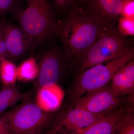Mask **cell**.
<instances>
[{
	"label": "cell",
	"instance_id": "obj_1",
	"mask_svg": "<svg viewBox=\"0 0 134 134\" xmlns=\"http://www.w3.org/2000/svg\"><path fill=\"white\" fill-rule=\"evenodd\" d=\"M115 23L76 5L57 24L55 33L62 41L68 63L76 66L82 54L96 41L117 28Z\"/></svg>",
	"mask_w": 134,
	"mask_h": 134
},
{
	"label": "cell",
	"instance_id": "obj_2",
	"mask_svg": "<svg viewBox=\"0 0 134 134\" xmlns=\"http://www.w3.org/2000/svg\"><path fill=\"white\" fill-rule=\"evenodd\" d=\"M28 4L25 9L15 12L20 27L33 47L55 33L57 24L49 0H30Z\"/></svg>",
	"mask_w": 134,
	"mask_h": 134
},
{
	"label": "cell",
	"instance_id": "obj_3",
	"mask_svg": "<svg viewBox=\"0 0 134 134\" xmlns=\"http://www.w3.org/2000/svg\"><path fill=\"white\" fill-rule=\"evenodd\" d=\"M134 48L129 47L116 59L91 67L78 74L70 91V98L74 102L85 94L108 84L115 72L125 64L133 60Z\"/></svg>",
	"mask_w": 134,
	"mask_h": 134
},
{
	"label": "cell",
	"instance_id": "obj_4",
	"mask_svg": "<svg viewBox=\"0 0 134 134\" xmlns=\"http://www.w3.org/2000/svg\"><path fill=\"white\" fill-rule=\"evenodd\" d=\"M129 47L125 36L116 28L98 40L82 54L76 66L78 74L95 65L116 59Z\"/></svg>",
	"mask_w": 134,
	"mask_h": 134
},
{
	"label": "cell",
	"instance_id": "obj_5",
	"mask_svg": "<svg viewBox=\"0 0 134 134\" xmlns=\"http://www.w3.org/2000/svg\"><path fill=\"white\" fill-rule=\"evenodd\" d=\"M14 134L43 131L52 122V113L44 111L35 103L28 102L0 115Z\"/></svg>",
	"mask_w": 134,
	"mask_h": 134
},
{
	"label": "cell",
	"instance_id": "obj_6",
	"mask_svg": "<svg viewBox=\"0 0 134 134\" xmlns=\"http://www.w3.org/2000/svg\"><path fill=\"white\" fill-rule=\"evenodd\" d=\"M125 101L122 97L115 95L108 84L86 93L74 102L76 108L106 116L122 106Z\"/></svg>",
	"mask_w": 134,
	"mask_h": 134
},
{
	"label": "cell",
	"instance_id": "obj_7",
	"mask_svg": "<svg viewBox=\"0 0 134 134\" xmlns=\"http://www.w3.org/2000/svg\"><path fill=\"white\" fill-rule=\"evenodd\" d=\"M68 62L63 54L55 48L43 53L38 64L37 90L42 86L58 84L61 80Z\"/></svg>",
	"mask_w": 134,
	"mask_h": 134
},
{
	"label": "cell",
	"instance_id": "obj_8",
	"mask_svg": "<svg viewBox=\"0 0 134 134\" xmlns=\"http://www.w3.org/2000/svg\"><path fill=\"white\" fill-rule=\"evenodd\" d=\"M105 116L94 114L82 108L68 111L55 122L47 134H74L81 132Z\"/></svg>",
	"mask_w": 134,
	"mask_h": 134
},
{
	"label": "cell",
	"instance_id": "obj_9",
	"mask_svg": "<svg viewBox=\"0 0 134 134\" xmlns=\"http://www.w3.org/2000/svg\"><path fill=\"white\" fill-rule=\"evenodd\" d=\"M0 29L5 43L8 59L21 58L32 46L29 38L20 26L6 22L0 24Z\"/></svg>",
	"mask_w": 134,
	"mask_h": 134
},
{
	"label": "cell",
	"instance_id": "obj_10",
	"mask_svg": "<svg viewBox=\"0 0 134 134\" xmlns=\"http://www.w3.org/2000/svg\"><path fill=\"white\" fill-rule=\"evenodd\" d=\"M133 111L130 106L122 105L85 129L74 134H114L120 124Z\"/></svg>",
	"mask_w": 134,
	"mask_h": 134
},
{
	"label": "cell",
	"instance_id": "obj_11",
	"mask_svg": "<svg viewBox=\"0 0 134 134\" xmlns=\"http://www.w3.org/2000/svg\"><path fill=\"white\" fill-rule=\"evenodd\" d=\"M124 0H82L80 5L88 12L115 23L121 16Z\"/></svg>",
	"mask_w": 134,
	"mask_h": 134
},
{
	"label": "cell",
	"instance_id": "obj_12",
	"mask_svg": "<svg viewBox=\"0 0 134 134\" xmlns=\"http://www.w3.org/2000/svg\"><path fill=\"white\" fill-rule=\"evenodd\" d=\"M110 86L119 97L133 94L134 61L130 62L115 72L110 82Z\"/></svg>",
	"mask_w": 134,
	"mask_h": 134
},
{
	"label": "cell",
	"instance_id": "obj_13",
	"mask_svg": "<svg viewBox=\"0 0 134 134\" xmlns=\"http://www.w3.org/2000/svg\"><path fill=\"white\" fill-rule=\"evenodd\" d=\"M63 97V92L58 84L43 86L37 90L35 103L44 111L52 113L59 108Z\"/></svg>",
	"mask_w": 134,
	"mask_h": 134
},
{
	"label": "cell",
	"instance_id": "obj_14",
	"mask_svg": "<svg viewBox=\"0 0 134 134\" xmlns=\"http://www.w3.org/2000/svg\"><path fill=\"white\" fill-rule=\"evenodd\" d=\"M25 97L15 86H3L0 90V115Z\"/></svg>",
	"mask_w": 134,
	"mask_h": 134
},
{
	"label": "cell",
	"instance_id": "obj_15",
	"mask_svg": "<svg viewBox=\"0 0 134 134\" xmlns=\"http://www.w3.org/2000/svg\"><path fill=\"white\" fill-rule=\"evenodd\" d=\"M38 66L33 57L28 58L17 67V80L28 82L37 79L38 75Z\"/></svg>",
	"mask_w": 134,
	"mask_h": 134
},
{
	"label": "cell",
	"instance_id": "obj_16",
	"mask_svg": "<svg viewBox=\"0 0 134 134\" xmlns=\"http://www.w3.org/2000/svg\"><path fill=\"white\" fill-rule=\"evenodd\" d=\"M0 79L4 86H15L17 80V67L7 58L0 62Z\"/></svg>",
	"mask_w": 134,
	"mask_h": 134
},
{
	"label": "cell",
	"instance_id": "obj_17",
	"mask_svg": "<svg viewBox=\"0 0 134 134\" xmlns=\"http://www.w3.org/2000/svg\"><path fill=\"white\" fill-rule=\"evenodd\" d=\"M118 22L117 28L121 34L125 37L134 36V18L121 16Z\"/></svg>",
	"mask_w": 134,
	"mask_h": 134
},
{
	"label": "cell",
	"instance_id": "obj_18",
	"mask_svg": "<svg viewBox=\"0 0 134 134\" xmlns=\"http://www.w3.org/2000/svg\"><path fill=\"white\" fill-rule=\"evenodd\" d=\"M53 7L60 13H68L71 9L80 5L82 0H51Z\"/></svg>",
	"mask_w": 134,
	"mask_h": 134
},
{
	"label": "cell",
	"instance_id": "obj_19",
	"mask_svg": "<svg viewBox=\"0 0 134 134\" xmlns=\"http://www.w3.org/2000/svg\"><path fill=\"white\" fill-rule=\"evenodd\" d=\"M114 134H134V111L120 124Z\"/></svg>",
	"mask_w": 134,
	"mask_h": 134
},
{
	"label": "cell",
	"instance_id": "obj_20",
	"mask_svg": "<svg viewBox=\"0 0 134 134\" xmlns=\"http://www.w3.org/2000/svg\"><path fill=\"white\" fill-rule=\"evenodd\" d=\"M19 9L18 0H0V15L11 11L15 12Z\"/></svg>",
	"mask_w": 134,
	"mask_h": 134
},
{
	"label": "cell",
	"instance_id": "obj_21",
	"mask_svg": "<svg viewBox=\"0 0 134 134\" xmlns=\"http://www.w3.org/2000/svg\"><path fill=\"white\" fill-rule=\"evenodd\" d=\"M121 16L134 18V0H124Z\"/></svg>",
	"mask_w": 134,
	"mask_h": 134
},
{
	"label": "cell",
	"instance_id": "obj_22",
	"mask_svg": "<svg viewBox=\"0 0 134 134\" xmlns=\"http://www.w3.org/2000/svg\"><path fill=\"white\" fill-rule=\"evenodd\" d=\"M0 134H14L5 120L0 116Z\"/></svg>",
	"mask_w": 134,
	"mask_h": 134
},
{
	"label": "cell",
	"instance_id": "obj_23",
	"mask_svg": "<svg viewBox=\"0 0 134 134\" xmlns=\"http://www.w3.org/2000/svg\"><path fill=\"white\" fill-rule=\"evenodd\" d=\"M4 58L8 59V54L5 43L3 38L2 34L0 29V62Z\"/></svg>",
	"mask_w": 134,
	"mask_h": 134
},
{
	"label": "cell",
	"instance_id": "obj_24",
	"mask_svg": "<svg viewBox=\"0 0 134 134\" xmlns=\"http://www.w3.org/2000/svg\"><path fill=\"white\" fill-rule=\"evenodd\" d=\"M42 131H34L32 132H27L23 134H41Z\"/></svg>",
	"mask_w": 134,
	"mask_h": 134
},
{
	"label": "cell",
	"instance_id": "obj_25",
	"mask_svg": "<svg viewBox=\"0 0 134 134\" xmlns=\"http://www.w3.org/2000/svg\"><path fill=\"white\" fill-rule=\"evenodd\" d=\"M24 1H26V2H27L28 3L30 0H24Z\"/></svg>",
	"mask_w": 134,
	"mask_h": 134
},
{
	"label": "cell",
	"instance_id": "obj_26",
	"mask_svg": "<svg viewBox=\"0 0 134 134\" xmlns=\"http://www.w3.org/2000/svg\"><path fill=\"white\" fill-rule=\"evenodd\" d=\"M62 134L59 133H55V134Z\"/></svg>",
	"mask_w": 134,
	"mask_h": 134
},
{
	"label": "cell",
	"instance_id": "obj_27",
	"mask_svg": "<svg viewBox=\"0 0 134 134\" xmlns=\"http://www.w3.org/2000/svg\"><path fill=\"white\" fill-rule=\"evenodd\" d=\"M1 83V79H0V84Z\"/></svg>",
	"mask_w": 134,
	"mask_h": 134
}]
</instances>
